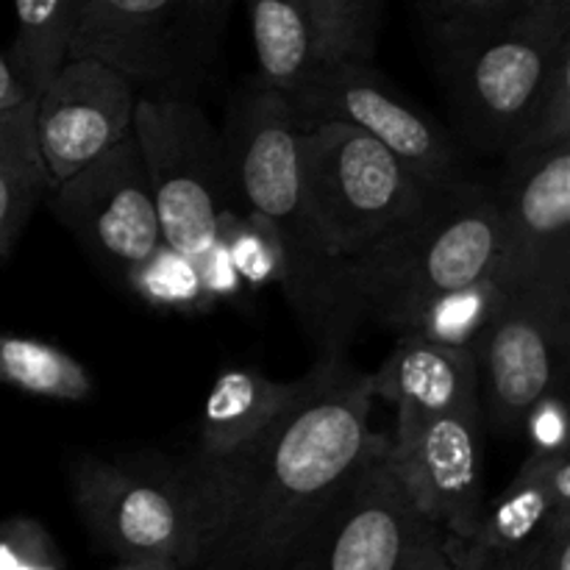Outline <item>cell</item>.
Listing matches in <instances>:
<instances>
[{"label": "cell", "mask_w": 570, "mask_h": 570, "mask_svg": "<svg viewBox=\"0 0 570 570\" xmlns=\"http://www.w3.org/2000/svg\"><path fill=\"white\" fill-rule=\"evenodd\" d=\"M371 417L367 373L326 351L315 384L262 432L173 468L187 523L181 570H282L384 438Z\"/></svg>", "instance_id": "cell-1"}, {"label": "cell", "mask_w": 570, "mask_h": 570, "mask_svg": "<svg viewBox=\"0 0 570 570\" xmlns=\"http://www.w3.org/2000/svg\"><path fill=\"white\" fill-rule=\"evenodd\" d=\"M499 262L495 189L465 178L362 254L328 262L312 326L326 337V351H343L345 337L367 321L401 334L423 301L499 276Z\"/></svg>", "instance_id": "cell-2"}, {"label": "cell", "mask_w": 570, "mask_h": 570, "mask_svg": "<svg viewBox=\"0 0 570 570\" xmlns=\"http://www.w3.org/2000/svg\"><path fill=\"white\" fill-rule=\"evenodd\" d=\"M568 45L570 20L532 11L493 26L432 33L438 78L462 137L482 154H512Z\"/></svg>", "instance_id": "cell-3"}, {"label": "cell", "mask_w": 570, "mask_h": 570, "mask_svg": "<svg viewBox=\"0 0 570 570\" xmlns=\"http://www.w3.org/2000/svg\"><path fill=\"white\" fill-rule=\"evenodd\" d=\"M220 139L232 204L237 200V209L254 212L278 228L289 254V282L284 293L312 323L328 259L306 217L301 181L304 126L293 100L256 81L232 104Z\"/></svg>", "instance_id": "cell-4"}, {"label": "cell", "mask_w": 570, "mask_h": 570, "mask_svg": "<svg viewBox=\"0 0 570 570\" xmlns=\"http://www.w3.org/2000/svg\"><path fill=\"white\" fill-rule=\"evenodd\" d=\"M301 181L306 217L328 262L362 254L438 195L384 145L343 122L304 126Z\"/></svg>", "instance_id": "cell-5"}, {"label": "cell", "mask_w": 570, "mask_h": 570, "mask_svg": "<svg viewBox=\"0 0 570 570\" xmlns=\"http://www.w3.org/2000/svg\"><path fill=\"white\" fill-rule=\"evenodd\" d=\"M134 137L154 193L161 239L200 262L215 248L220 217L232 206L220 134L193 100L159 95L137 98Z\"/></svg>", "instance_id": "cell-6"}, {"label": "cell", "mask_w": 570, "mask_h": 570, "mask_svg": "<svg viewBox=\"0 0 570 570\" xmlns=\"http://www.w3.org/2000/svg\"><path fill=\"white\" fill-rule=\"evenodd\" d=\"M289 100L301 126L343 122L360 128L399 156L434 193L468 178L454 134L410 104L371 61L315 67Z\"/></svg>", "instance_id": "cell-7"}, {"label": "cell", "mask_w": 570, "mask_h": 570, "mask_svg": "<svg viewBox=\"0 0 570 570\" xmlns=\"http://www.w3.org/2000/svg\"><path fill=\"white\" fill-rule=\"evenodd\" d=\"M570 354V298L507 289L479 340V395L484 423L521 434L527 412L549 393L566 390Z\"/></svg>", "instance_id": "cell-8"}, {"label": "cell", "mask_w": 570, "mask_h": 570, "mask_svg": "<svg viewBox=\"0 0 570 570\" xmlns=\"http://www.w3.org/2000/svg\"><path fill=\"white\" fill-rule=\"evenodd\" d=\"M482 406L454 412L399 410L390 462L412 507L445 538L468 540L484 512Z\"/></svg>", "instance_id": "cell-9"}, {"label": "cell", "mask_w": 570, "mask_h": 570, "mask_svg": "<svg viewBox=\"0 0 570 570\" xmlns=\"http://www.w3.org/2000/svg\"><path fill=\"white\" fill-rule=\"evenodd\" d=\"M499 278L507 289L570 298V139L504 156Z\"/></svg>", "instance_id": "cell-10"}, {"label": "cell", "mask_w": 570, "mask_h": 570, "mask_svg": "<svg viewBox=\"0 0 570 570\" xmlns=\"http://www.w3.org/2000/svg\"><path fill=\"white\" fill-rule=\"evenodd\" d=\"M387 445L384 434L282 570H401L426 521L401 488Z\"/></svg>", "instance_id": "cell-11"}, {"label": "cell", "mask_w": 570, "mask_h": 570, "mask_svg": "<svg viewBox=\"0 0 570 570\" xmlns=\"http://www.w3.org/2000/svg\"><path fill=\"white\" fill-rule=\"evenodd\" d=\"M48 198L56 220L120 282L165 243L134 134L50 189Z\"/></svg>", "instance_id": "cell-12"}, {"label": "cell", "mask_w": 570, "mask_h": 570, "mask_svg": "<svg viewBox=\"0 0 570 570\" xmlns=\"http://www.w3.org/2000/svg\"><path fill=\"white\" fill-rule=\"evenodd\" d=\"M137 87L111 67L67 59L37 95L33 134L50 189L134 134Z\"/></svg>", "instance_id": "cell-13"}, {"label": "cell", "mask_w": 570, "mask_h": 570, "mask_svg": "<svg viewBox=\"0 0 570 570\" xmlns=\"http://www.w3.org/2000/svg\"><path fill=\"white\" fill-rule=\"evenodd\" d=\"M72 501L92 538L120 562L181 570L187 523L170 479L87 456L72 465Z\"/></svg>", "instance_id": "cell-14"}, {"label": "cell", "mask_w": 570, "mask_h": 570, "mask_svg": "<svg viewBox=\"0 0 570 570\" xmlns=\"http://www.w3.org/2000/svg\"><path fill=\"white\" fill-rule=\"evenodd\" d=\"M184 0H76L67 59H89L134 87L159 81L173 67V26Z\"/></svg>", "instance_id": "cell-15"}, {"label": "cell", "mask_w": 570, "mask_h": 570, "mask_svg": "<svg viewBox=\"0 0 570 570\" xmlns=\"http://www.w3.org/2000/svg\"><path fill=\"white\" fill-rule=\"evenodd\" d=\"M367 390L373 401H387L395 410L454 412L482 406L473 348H449L412 334H399L382 365L367 373Z\"/></svg>", "instance_id": "cell-16"}, {"label": "cell", "mask_w": 570, "mask_h": 570, "mask_svg": "<svg viewBox=\"0 0 570 570\" xmlns=\"http://www.w3.org/2000/svg\"><path fill=\"white\" fill-rule=\"evenodd\" d=\"M317 365L295 382H276L259 367H226L217 373L198 429V454H223L276 421L315 384Z\"/></svg>", "instance_id": "cell-17"}, {"label": "cell", "mask_w": 570, "mask_h": 570, "mask_svg": "<svg viewBox=\"0 0 570 570\" xmlns=\"http://www.w3.org/2000/svg\"><path fill=\"white\" fill-rule=\"evenodd\" d=\"M560 512H570V454H527L504 493L484 507L473 543L515 551L543 538Z\"/></svg>", "instance_id": "cell-18"}, {"label": "cell", "mask_w": 570, "mask_h": 570, "mask_svg": "<svg viewBox=\"0 0 570 570\" xmlns=\"http://www.w3.org/2000/svg\"><path fill=\"white\" fill-rule=\"evenodd\" d=\"M256 81L293 98L317 67L315 31L306 0H248Z\"/></svg>", "instance_id": "cell-19"}, {"label": "cell", "mask_w": 570, "mask_h": 570, "mask_svg": "<svg viewBox=\"0 0 570 570\" xmlns=\"http://www.w3.org/2000/svg\"><path fill=\"white\" fill-rule=\"evenodd\" d=\"M17 33L9 65L31 95H39L70 53L76 0H14Z\"/></svg>", "instance_id": "cell-20"}, {"label": "cell", "mask_w": 570, "mask_h": 570, "mask_svg": "<svg viewBox=\"0 0 570 570\" xmlns=\"http://www.w3.org/2000/svg\"><path fill=\"white\" fill-rule=\"evenodd\" d=\"M0 384L65 404H81L92 395V376L83 362L59 345L9 332H0Z\"/></svg>", "instance_id": "cell-21"}, {"label": "cell", "mask_w": 570, "mask_h": 570, "mask_svg": "<svg viewBox=\"0 0 570 570\" xmlns=\"http://www.w3.org/2000/svg\"><path fill=\"white\" fill-rule=\"evenodd\" d=\"M507 287L499 276L479 278L465 287L445 289L423 301L401 334L429 340V343L449 345V348H473L479 334L493 321L495 309L504 301Z\"/></svg>", "instance_id": "cell-22"}, {"label": "cell", "mask_w": 570, "mask_h": 570, "mask_svg": "<svg viewBox=\"0 0 570 570\" xmlns=\"http://www.w3.org/2000/svg\"><path fill=\"white\" fill-rule=\"evenodd\" d=\"M217 237L226 243L228 259L243 287H287L289 254L284 237L271 220L232 204L223 212Z\"/></svg>", "instance_id": "cell-23"}, {"label": "cell", "mask_w": 570, "mask_h": 570, "mask_svg": "<svg viewBox=\"0 0 570 570\" xmlns=\"http://www.w3.org/2000/svg\"><path fill=\"white\" fill-rule=\"evenodd\" d=\"M306 9L315 31L317 67L373 59L382 0H306Z\"/></svg>", "instance_id": "cell-24"}, {"label": "cell", "mask_w": 570, "mask_h": 570, "mask_svg": "<svg viewBox=\"0 0 570 570\" xmlns=\"http://www.w3.org/2000/svg\"><path fill=\"white\" fill-rule=\"evenodd\" d=\"M122 284L154 309L195 315V312H209L215 306V298L200 276L198 262L165 243L142 265L134 267Z\"/></svg>", "instance_id": "cell-25"}, {"label": "cell", "mask_w": 570, "mask_h": 570, "mask_svg": "<svg viewBox=\"0 0 570 570\" xmlns=\"http://www.w3.org/2000/svg\"><path fill=\"white\" fill-rule=\"evenodd\" d=\"M0 570H65V557L33 518L0 521Z\"/></svg>", "instance_id": "cell-26"}, {"label": "cell", "mask_w": 570, "mask_h": 570, "mask_svg": "<svg viewBox=\"0 0 570 570\" xmlns=\"http://www.w3.org/2000/svg\"><path fill=\"white\" fill-rule=\"evenodd\" d=\"M570 139V45L557 59L554 72H551V81L546 87L543 100H540L538 111H534V120L529 126L527 137L518 145L515 150H529V148H543V145L554 142H568ZM512 150V154H515ZM510 156V154H507Z\"/></svg>", "instance_id": "cell-27"}, {"label": "cell", "mask_w": 570, "mask_h": 570, "mask_svg": "<svg viewBox=\"0 0 570 570\" xmlns=\"http://www.w3.org/2000/svg\"><path fill=\"white\" fill-rule=\"evenodd\" d=\"M48 193V178L0 167V262L11 254L33 209Z\"/></svg>", "instance_id": "cell-28"}, {"label": "cell", "mask_w": 570, "mask_h": 570, "mask_svg": "<svg viewBox=\"0 0 570 570\" xmlns=\"http://www.w3.org/2000/svg\"><path fill=\"white\" fill-rule=\"evenodd\" d=\"M417 3L429 22V33L493 26L521 11V0H417Z\"/></svg>", "instance_id": "cell-29"}, {"label": "cell", "mask_w": 570, "mask_h": 570, "mask_svg": "<svg viewBox=\"0 0 570 570\" xmlns=\"http://www.w3.org/2000/svg\"><path fill=\"white\" fill-rule=\"evenodd\" d=\"M521 434L529 443V454H570V412L566 390H557V393L540 399L523 417Z\"/></svg>", "instance_id": "cell-30"}, {"label": "cell", "mask_w": 570, "mask_h": 570, "mask_svg": "<svg viewBox=\"0 0 570 570\" xmlns=\"http://www.w3.org/2000/svg\"><path fill=\"white\" fill-rule=\"evenodd\" d=\"M33 111L37 100L26 106H0V167L48 178L37 154Z\"/></svg>", "instance_id": "cell-31"}, {"label": "cell", "mask_w": 570, "mask_h": 570, "mask_svg": "<svg viewBox=\"0 0 570 570\" xmlns=\"http://www.w3.org/2000/svg\"><path fill=\"white\" fill-rule=\"evenodd\" d=\"M543 543L546 532L540 540L515 551H495L484 549V546L473 543V540L445 538V551H449V560L454 570H538Z\"/></svg>", "instance_id": "cell-32"}, {"label": "cell", "mask_w": 570, "mask_h": 570, "mask_svg": "<svg viewBox=\"0 0 570 570\" xmlns=\"http://www.w3.org/2000/svg\"><path fill=\"white\" fill-rule=\"evenodd\" d=\"M401 570H454L449 551H445V534L432 523H426L412 543Z\"/></svg>", "instance_id": "cell-33"}, {"label": "cell", "mask_w": 570, "mask_h": 570, "mask_svg": "<svg viewBox=\"0 0 570 570\" xmlns=\"http://www.w3.org/2000/svg\"><path fill=\"white\" fill-rule=\"evenodd\" d=\"M538 570H570V512H560L546 529Z\"/></svg>", "instance_id": "cell-34"}, {"label": "cell", "mask_w": 570, "mask_h": 570, "mask_svg": "<svg viewBox=\"0 0 570 570\" xmlns=\"http://www.w3.org/2000/svg\"><path fill=\"white\" fill-rule=\"evenodd\" d=\"M31 100H37V95L28 92L26 83L11 70L9 59L0 53V106H26Z\"/></svg>", "instance_id": "cell-35"}, {"label": "cell", "mask_w": 570, "mask_h": 570, "mask_svg": "<svg viewBox=\"0 0 570 570\" xmlns=\"http://www.w3.org/2000/svg\"><path fill=\"white\" fill-rule=\"evenodd\" d=\"M228 3H232V0H184V9L189 11L193 20H198V26H204L209 33H215L217 28H220L223 17H226Z\"/></svg>", "instance_id": "cell-36"}, {"label": "cell", "mask_w": 570, "mask_h": 570, "mask_svg": "<svg viewBox=\"0 0 570 570\" xmlns=\"http://www.w3.org/2000/svg\"><path fill=\"white\" fill-rule=\"evenodd\" d=\"M521 11L557 17V20H570V0H521Z\"/></svg>", "instance_id": "cell-37"}, {"label": "cell", "mask_w": 570, "mask_h": 570, "mask_svg": "<svg viewBox=\"0 0 570 570\" xmlns=\"http://www.w3.org/2000/svg\"><path fill=\"white\" fill-rule=\"evenodd\" d=\"M115 570H178V568L161 566V562H117Z\"/></svg>", "instance_id": "cell-38"}]
</instances>
